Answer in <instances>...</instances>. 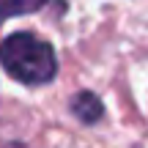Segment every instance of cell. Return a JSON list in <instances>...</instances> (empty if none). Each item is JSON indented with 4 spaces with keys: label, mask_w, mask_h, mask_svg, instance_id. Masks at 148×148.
Instances as JSON below:
<instances>
[{
    "label": "cell",
    "mask_w": 148,
    "mask_h": 148,
    "mask_svg": "<svg viewBox=\"0 0 148 148\" xmlns=\"http://www.w3.org/2000/svg\"><path fill=\"white\" fill-rule=\"evenodd\" d=\"M8 148H22V145H8Z\"/></svg>",
    "instance_id": "4"
},
{
    "label": "cell",
    "mask_w": 148,
    "mask_h": 148,
    "mask_svg": "<svg viewBox=\"0 0 148 148\" xmlns=\"http://www.w3.org/2000/svg\"><path fill=\"white\" fill-rule=\"evenodd\" d=\"M49 0H0V25L11 16H25L33 11H41Z\"/></svg>",
    "instance_id": "3"
},
{
    "label": "cell",
    "mask_w": 148,
    "mask_h": 148,
    "mask_svg": "<svg viewBox=\"0 0 148 148\" xmlns=\"http://www.w3.org/2000/svg\"><path fill=\"white\" fill-rule=\"evenodd\" d=\"M71 112L74 118H77L79 123H99L101 118H104V104H101V99L96 93H90V90H79L77 96L71 99Z\"/></svg>",
    "instance_id": "2"
},
{
    "label": "cell",
    "mask_w": 148,
    "mask_h": 148,
    "mask_svg": "<svg viewBox=\"0 0 148 148\" xmlns=\"http://www.w3.org/2000/svg\"><path fill=\"white\" fill-rule=\"evenodd\" d=\"M0 66L22 85H47L58 74V55L49 41L19 30L0 41Z\"/></svg>",
    "instance_id": "1"
}]
</instances>
